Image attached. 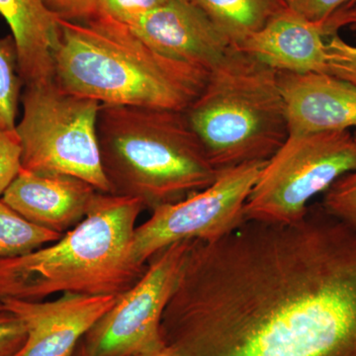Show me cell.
Listing matches in <instances>:
<instances>
[{
  "instance_id": "d4e9b609",
  "label": "cell",
  "mask_w": 356,
  "mask_h": 356,
  "mask_svg": "<svg viewBox=\"0 0 356 356\" xmlns=\"http://www.w3.org/2000/svg\"><path fill=\"white\" fill-rule=\"evenodd\" d=\"M46 3L60 20L81 22L99 14V0H46Z\"/></svg>"
},
{
  "instance_id": "9c48e42d",
  "label": "cell",
  "mask_w": 356,
  "mask_h": 356,
  "mask_svg": "<svg viewBox=\"0 0 356 356\" xmlns=\"http://www.w3.org/2000/svg\"><path fill=\"white\" fill-rule=\"evenodd\" d=\"M192 241L173 243L154 254L132 287L84 336L86 356H142L163 350L161 325L177 289Z\"/></svg>"
},
{
  "instance_id": "30bf717a",
  "label": "cell",
  "mask_w": 356,
  "mask_h": 356,
  "mask_svg": "<svg viewBox=\"0 0 356 356\" xmlns=\"http://www.w3.org/2000/svg\"><path fill=\"white\" fill-rule=\"evenodd\" d=\"M119 296L64 293L53 301L2 300L4 309L22 321L27 332L15 356H74L84 336Z\"/></svg>"
},
{
  "instance_id": "e0dca14e",
  "label": "cell",
  "mask_w": 356,
  "mask_h": 356,
  "mask_svg": "<svg viewBox=\"0 0 356 356\" xmlns=\"http://www.w3.org/2000/svg\"><path fill=\"white\" fill-rule=\"evenodd\" d=\"M62 236L27 221L0 199V259L29 254Z\"/></svg>"
},
{
  "instance_id": "7a4b0ae2",
  "label": "cell",
  "mask_w": 356,
  "mask_h": 356,
  "mask_svg": "<svg viewBox=\"0 0 356 356\" xmlns=\"http://www.w3.org/2000/svg\"><path fill=\"white\" fill-rule=\"evenodd\" d=\"M60 28L56 83L102 105L184 112L207 83L208 70L161 55L108 16Z\"/></svg>"
},
{
  "instance_id": "5bb4252c",
  "label": "cell",
  "mask_w": 356,
  "mask_h": 356,
  "mask_svg": "<svg viewBox=\"0 0 356 356\" xmlns=\"http://www.w3.org/2000/svg\"><path fill=\"white\" fill-rule=\"evenodd\" d=\"M236 49L277 72H327L322 30L287 6Z\"/></svg>"
},
{
  "instance_id": "484cf974",
  "label": "cell",
  "mask_w": 356,
  "mask_h": 356,
  "mask_svg": "<svg viewBox=\"0 0 356 356\" xmlns=\"http://www.w3.org/2000/svg\"><path fill=\"white\" fill-rule=\"evenodd\" d=\"M341 29H348L356 33V1L334 14L323 27L325 38L339 33Z\"/></svg>"
},
{
  "instance_id": "ac0fdd59",
  "label": "cell",
  "mask_w": 356,
  "mask_h": 356,
  "mask_svg": "<svg viewBox=\"0 0 356 356\" xmlns=\"http://www.w3.org/2000/svg\"><path fill=\"white\" fill-rule=\"evenodd\" d=\"M17 49L13 35L0 39V128L16 129L21 88Z\"/></svg>"
},
{
  "instance_id": "ffe728a7",
  "label": "cell",
  "mask_w": 356,
  "mask_h": 356,
  "mask_svg": "<svg viewBox=\"0 0 356 356\" xmlns=\"http://www.w3.org/2000/svg\"><path fill=\"white\" fill-rule=\"evenodd\" d=\"M327 72L356 88V46L344 41L339 33L327 38Z\"/></svg>"
},
{
  "instance_id": "7c38bea8",
  "label": "cell",
  "mask_w": 356,
  "mask_h": 356,
  "mask_svg": "<svg viewBox=\"0 0 356 356\" xmlns=\"http://www.w3.org/2000/svg\"><path fill=\"white\" fill-rule=\"evenodd\" d=\"M289 135L356 128V88L327 72H277Z\"/></svg>"
},
{
  "instance_id": "3957f363",
  "label": "cell",
  "mask_w": 356,
  "mask_h": 356,
  "mask_svg": "<svg viewBox=\"0 0 356 356\" xmlns=\"http://www.w3.org/2000/svg\"><path fill=\"white\" fill-rule=\"evenodd\" d=\"M145 209L140 199L97 192L83 221L57 242L0 259V302L123 294L147 269L132 259L136 222Z\"/></svg>"
},
{
  "instance_id": "83f0119b",
  "label": "cell",
  "mask_w": 356,
  "mask_h": 356,
  "mask_svg": "<svg viewBox=\"0 0 356 356\" xmlns=\"http://www.w3.org/2000/svg\"><path fill=\"white\" fill-rule=\"evenodd\" d=\"M74 356H86V355H84L83 353H81V350H79V348H77L76 353H74Z\"/></svg>"
},
{
  "instance_id": "52a82bcc",
  "label": "cell",
  "mask_w": 356,
  "mask_h": 356,
  "mask_svg": "<svg viewBox=\"0 0 356 356\" xmlns=\"http://www.w3.org/2000/svg\"><path fill=\"white\" fill-rule=\"evenodd\" d=\"M356 170L350 131L289 135L264 163L245 206V220L292 222L337 179Z\"/></svg>"
},
{
  "instance_id": "277c9868",
  "label": "cell",
  "mask_w": 356,
  "mask_h": 356,
  "mask_svg": "<svg viewBox=\"0 0 356 356\" xmlns=\"http://www.w3.org/2000/svg\"><path fill=\"white\" fill-rule=\"evenodd\" d=\"M97 135L112 194L146 209L203 191L220 173L182 111L102 105Z\"/></svg>"
},
{
  "instance_id": "ba28073f",
  "label": "cell",
  "mask_w": 356,
  "mask_h": 356,
  "mask_svg": "<svg viewBox=\"0 0 356 356\" xmlns=\"http://www.w3.org/2000/svg\"><path fill=\"white\" fill-rule=\"evenodd\" d=\"M266 161L222 170L203 191L152 210L151 218L134 233L135 264L146 266L154 254L173 243L211 242L238 228L245 221V203Z\"/></svg>"
},
{
  "instance_id": "f546056e",
  "label": "cell",
  "mask_w": 356,
  "mask_h": 356,
  "mask_svg": "<svg viewBox=\"0 0 356 356\" xmlns=\"http://www.w3.org/2000/svg\"><path fill=\"white\" fill-rule=\"evenodd\" d=\"M355 138H356V131H355Z\"/></svg>"
},
{
  "instance_id": "5b68a950",
  "label": "cell",
  "mask_w": 356,
  "mask_h": 356,
  "mask_svg": "<svg viewBox=\"0 0 356 356\" xmlns=\"http://www.w3.org/2000/svg\"><path fill=\"white\" fill-rule=\"evenodd\" d=\"M184 113L218 172L268 161L289 136L277 72L234 47Z\"/></svg>"
},
{
  "instance_id": "7402d4cb",
  "label": "cell",
  "mask_w": 356,
  "mask_h": 356,
  "mask_svg": "<svg viewBox=\"0 0 356 356\" xmlns=\"http://www.w3.org/2000/svg\"><path fill=\"white\" fill-rule=\"evenodd\" d=\"M287 7L317 25L323 27L334 14L346 8L356 0H283ZM324 34V33H323Z\"/></svg>"
},
{
  "instance_id": "603a6c76",
  "label": "cell",
  "mask_w": 356,
  "mask_h": 356,
  "mask_svg": "<svg viewBox=\"0 0 356 356\" xmlns=\"http://www.w3.org/2000/svg\"><path fill=\"white\" fill-rule=\"evenodd\" d=\"M168 0H99L98 13L126 25Z\"/></svg>"
},
{
  "instance_id": "d6986e66",
  "label": "cell",
  "mask_w": 356,
  "mask_h": 356,
  "mask_svg": "<svg viewBox=\"0 0 356 356\" xmlns=\"http://www.w3.org/2000/svg\"><path fill=\"white\" fill-rule=\"evenodd\" d=\"M321 204L332 216L356 229V170L337 179Z\"/></svg>"
},
{
  "instance_id": "6da1fadb",
  "label": "cell",
  "mask_w": 356,
  "mask_h": 356,
  "mask_svg": "<svg viewBox=\"0 0 356 356\" xmlns=\"http://www.w3.org/2000/svg\"><path fill=\"white\" fill-rule=\"evenodd\" d=\"M161 332L179 356H356V229L321 204L192 241Z\"/></svg>"
},
{
  "instance_id": "9a60e30c",
  "label": "cell",
  "mask_w": 356,
  "mask_h": 356,
  "mask_svg": "<svg viewBox=\"0 0 356 356\" xmlns=\"http://www.w3.org/2000/svg\"><path fill=\"white\" fill-rule=\"evenodd\" d=\"M0 15L15 41L24 86L54 81L60 19L47 6L46 0H0Z\"/></svg>"
},
{
  "instance_id": "8fae6325",
  "label": "cell",
  "mask_w": 356,
  "mask_h": 356,
  "mask_svg": "<svg viewBox=\"0 0 356 356\" xmlns=\"http://www.w3.org/2000/svg\"><path fill=\"white\" fill-rule=\"evenodd\" d=\"M154 51L210 72L233 44L191 0H168L128 25Z\"/></svg>"
},
{
  "instance_id": "f1b7e54d",
  "label": "cell",
  "mask_w": 356,
  "mask_h": 356,
  "mask_svg": "<svg viewBox=\"0 0 356 356\" xmlns=\"http://www.w3.org/2000/svg\"><path fill=\"white\" fill-rule=\"evenodd\" d=\"M3 310H6V309H4L3 304H2L1 302H0V311H3Z\"/></svg>"
},
{
  "instance_id": "4fadbf2b",
  "label": "cell",
  "mask_w": 356,
  "mask_h": 356,
  "mask_svg": "<svg viewBox=\"0 0 356 356\" xmlns=\"http://www.w3.org/2000/svg\"><path fill=\"white\" fill-rule=\"evenodd\" d=\"M97 192L79 178L21 170L1 200L32 224L64 235L83 221Z\"/></svg>"
},
{
  "instance_id": "44dd1931",
  "label": "cell",
  "mask_w": 356,
  "mask_h": 356,
  "mask_svg": "<svg viewBox=\"0 0 356 356\" xmlns=\"http://www.w3.org/2000/svg\"><path fill=\"white\" fill-rule=\"evenodd\" d=\"M22 170V146L16 129L0 128V196Z\"/></svg>"
},
{
  "instance_id": "cb8c5ba5",
  "label": "cell",
  "mask_w": 356,
  "mask_h": 356,
  "mask_svg": "<svg viewBox=\"0 0 356 356\" xmlns=\"http://www.w3.org/2000/svg\"><path fill=\"white\" fill-rule=\"evenodd\" d=\"M27 332L22 321L11 312L0 311V356H15L24 346Z\"/></svg>"
},
{
  "instance_id": "2e32d148",
  "label": "cell",
  "mask_w": 356,
  "mask_h": 356,
  "mask_svg": "<svg viewBox=\"0 0 356 356\" xmlns=\"http://www.w3.org/2000/svg\"><path fill=\"white\" fill-rule=\"evenodd\" d=\"M238 47L286 4L283 0H191Z\"/></svg>"
},
{
  "instance_id": "4316f807",
  "label": "cell",
  "mask_w": 356,
  "mask_h": 356,
  "mask_svg": "<svg viewBox=\"0 0 356 356\" xmlns=\"http://www.w3.org/2000/svg\"><path fill=\"white\" fill-rule=\"evenodd\" d=\"M142 356H179L177 355V351L173 350L172 348L165 346L163 350L156 351V353H151V355H146Z\"/></svg>"
},
{
  "instance_id": "8992f818",
  "label": "cell",
  "mask_w": 356,
  "mask_h": 356,
  "mask_svg": "<svg viewBox=\"0 0 356 356\" xmlns=\"http://www.w3.org/2000/svg\"><path fill=\"white\" fill-rule=\"evenodd\" d=\"M21 102L23 115L16 131L22 170L70 175L112 194L98 142L102 104L65 90L55 79L25 86Z\"/></svg>"
}]
</instances>
